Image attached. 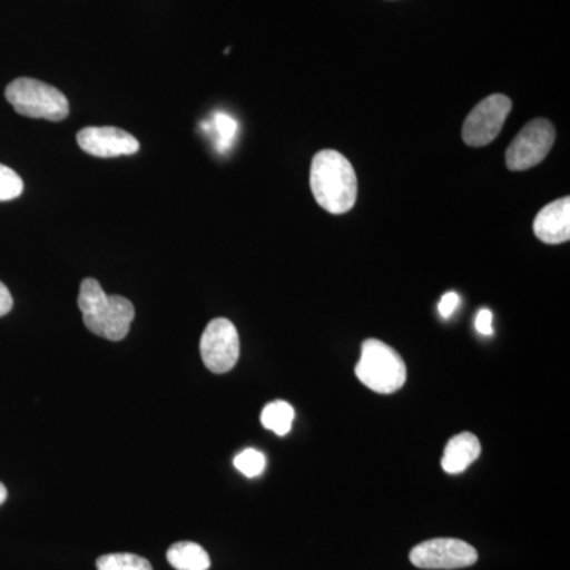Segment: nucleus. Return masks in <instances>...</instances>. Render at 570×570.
<instances>
[{
  "label": "nucleus",
  "instance_id": "nucleus-1",
  "mask_svg": "<svg viewBox=\"0 0 570 570\" xmlns=\"http://www.w3.org/2000/svg\"><path fill=\"white\" fill-rule=\"evenodd\" d=\"M311 190L325 212L344 214L354 208L358 183L354 167L343 154L324 149L311 164Z\"/></svg>",
  "mask_w": 570,
  "mask_h": 570
},
{
  "label": "nucleus",
  "instance_id": "nucleus-2",
  "mask_svg": "<svg viewBox=\"0 0 570 570\" xmlns=\"http://www.w3.org/2000/svg\"><path fill=\"white\" fill-rule=\"evenodd\" d=\"M78 307L89 332L108 341L124 340L135 317V307L129 299L105 294L102 285L92 277L81 283Z\"/></svg>",
  "mask_w": 570,
  "mask_h": 570
},
{
  "label": "nucleus",
  "instance_id": "nucleus-3",
  "mask_svg": "<svg viewBox=\"0 0 570 570\" xmlns=\"http://www.w3.org/2000/svg\"><path fill=\"white\" fill-rule=\"evenodd\" d=\"M355 374L367 389L381 395H390L406 384L407 367L395 348L379 340H366Z\"/></svg>",
  "mask_w": 570,
  "mask_h": 570
},
{
  "label": "nucleus",
  "instance_id": "nucleus-4",
  "mask_svg": "<svg viewBox=\"0 0 570 570\" xmlns=\"http://www.w3.org/2000/svg\"><path fill=\"white\" fill-rule=\"evenodd\" d=\"M7 100L28 118L62 121L69 116V100L59 89L32 78H18L7 86Z\"/></svg>",
  "mask_w": 570,
  "mask_h": 570
},
{
  "label": "nucleus",
  "instance_id": "nucleus-5",
  "mask_svg": "<svg viewBox=\"0 0 570 570\" xmlns=\"http://www.w3.org/2000/svg\"><path fill=\"white\" fill-rule=\"evenodd\" d=\"M419 569L453 570L471 568L479 560L478 550L460 539H431L419 543L409 554Z\"/></svg>",
  "mask_w": 570,
  "mask_h": 570
},
{
  "label": "nucleus",
  "instance_id": "nucleus-6",
  "mask_svg": "<svg viewBox=\"0 0 570 570\" xmlns=\"http://www.w3.org/2000/svg\"><path fill=\"white\" fill-rule=\"evenodd\" d=\"M554 127L547 119H534L521 129V132L510 142L505 153L509 170L523 171L535 167L549 156L553 146Z\"/></svg>",
  "mask_w": 570,
  "mask_h": 570
},
{
  "label": "nucleus",
  "instance_id": "nucleus-7",
  "mask_svg": "<svg viewBox=\"0 0 570 570\" xmlns=\"http://www.w3.org/2000/svg\"><path fill=\"white\" fill-rule=\"evenodd\" d=\"M202 360L212 373L234 370L239 358V336L228 318H214L206 326L200 341Z\"/></svg>",
  "mask_w": 570,
  "mask_h": 570
},
{
  "label": "nucleus",
  "instance_id": "nucleus-8",
  "mask_svg": "<svg viewBox=\"0 0 570 570\" xmlns=\"http://www.w3.org/2000/svg\"><path fill=\"white\" fill-rule=\"evenodd\" d=\"M512 110V100L502 94L487 97L478 105L463 124V140L472 148L489 145L501 134L502 126Z\"/></svg>",
  "mask_w": 570,
  "mask_h": 570
},
{
  "label": "nucleus",
  "instance_id": "nucleus-9",
  "mask_svg": "<svg viewBox=\"0 0 570 570\" xmlns=\"http://www.w3.org/2000/svg\"><path fill=\"white\" fill-rule=\"evenodd\" d=\"M77 141L82 151L96 157L132 156L140 149L137 138L118 127H86Z\"/></svg>",
  "mask_w": 570,
  "mask_h": 570
},
{
  "label": "nucleus",
  "instance_id": "nucleus-10",
  "mask_svg": "<svg viewBox=\"0 0 570 570\" xmlns=\"http://www.w3.org/2000/svg\"><path fill=\"white\" fill-rule=\"evenodd\" d=\"M534 235L546 245H561L570 238V198L551 202L534 220Z\"/></svg>",
  "mask_w": 570,
  "mask_h": 570
},
{
  "label": "nucleus",
  "instance_id": "nucleus-11",
  "mask_svg": "<svg viewBox=\"0 0 570 570\" xmlns=\"http://www.w3.org/2000/svg\"><path fill=\"white\" fill-rule=\"evenodd\" d=\"M482 448L475 434L461 433L450 439L442 456V469L448 474H461L479 459Z\"/></svg>",
  "mask_w": 570,
  "mask_h": 570
},
{
  "label": "nucleus",
  "instance_id": "nucleus-12",
  "mask_svg": "<svg viewBox=\"0 0 570 570\" xmlns=\"http://www.w3.org/2000/svg\"><path fill=\"white\" fill-rule=\"evenodd\" d=\"M167 560L176 570H208L212 560L204 547L195 542L174 543L167 551Z\"/></svg>",
  "mask_w": 570,
  "mask_h": 570
},
{
  "label": "nucleus",
  "instance_id": "nucleus-13",
  "mask_svg": "<svg viewBox=\"0 0 570 570\" xmlns=\"http://www.w3.org/2000/svg\"><path fill=\"white\" fill-rule=\"evenodd\" d=\"M294 419V407L285 401H273V403L266 404L261 417L262 425L276 433L277 436L291 433Z\"/></svg>",
  "mask_w": 570,
  "mask_h": 570
},
{
  "label": "nucleus",
  "instance_id": "nucleus-14",
  "mask_svg": "<svg viewBox=\"0 0 570 570\" xmlns=\"http://www.w3.org/2000/svg\"><path fill=\"white\" fill-rule=\"evenodd\" d=\"M208 130L213 135L216 148L220 153H227L234 146L236 132H238V122L227 112L219 111L208 122Z\"/></svg>",
  "mask_w": 570,
  "mask_h": 570
},
{
  "label": "nucleus",
  "instance_id": "nucleus-15",
  "mask_svg": "<svg viewBox=\"0 0 570 570\" xmlns=\"http://www.w3.org/2000/svg\"><path fill=\"white\" fill-rule=\"evenodd\" d=\"M96 566L97 570H153L148 560L134 553L104 554Z\"/></svg>",
  "mask_w": 570,
  "mask_h": 570
},
{
  "label": "nucleus",
  "instance_id": "nucleus-16",
  "mask_svg": "<svg viewBox=\"0 0 570 570\" xmlns=\"http://www.w3.org/2000/svg\"><path fill=\"white\" fill-rule=\"evenodd\" d=\"M234 463L235 468L249 479L258 478L266 466L264 453L255 449L243 450L239 455L235 456Z\"/></svg>",
  "mask_w": 570,
  "mask_h": 570
},
{
  "label": "nucleus",
  "instance_id": "nucleus-17",
  "mask_svg": "<svg viewBox=\"0 0 570 570\" xmlns=\"http://www.w3.org/2000/svg\"><path fill=\"white\" fill-rule=\"evenodd\" d=\"M24 189V184L17 171L0 164V202L13 200L20 197Z\"/></svg>",
  "mask_w": 570,
  "mask_h": 570
},
{
  "label": "nucleus",
  "instance_id": "nucleus-18",
  "mask_svg": "<svg viewBox=\"0 0 570 570\" xmlns=\"http://www.w3.org/2000/svg\"><path fill=\"white\" fill-rule=\"evenodd\" d=\"M460 305V296L455 292H448L442 296L441 303H439V313L444 318H449L455 313L456 307Z\"/></svg>",
  "mask_w": 570,
  "mask_h": 570
},
{
  "label": "nucleus",
  "instance_id": "nucleus-19",
  "mask_svg": "<svg viewBox=\"0 0 570 570\" xmlns=\"http://www.w3.org/2000/svg\"><path fill=\"white\" fill-rule=\"evenodd\" d=\"M491 321H493V314H491V311H479L478 317H475V328H478L480 335H493V328H491Z\"/></svg>",
  "mask_w": 570,
  "mask_h": 570
},
{
  "label": "nucleus",
  "instance_id": "nucleus-20",
  "mask_svg": "<svg viewBox=\"0 0 570 570\" xmlns=\"http://www.w3.org/2000/svg\"><path fill=\"white\" fill-rule=\"evenodd\" d=\"M13 307V298H11V294L7 285L0 283V317L9 314Z\"/></svg>",
  "mask_w": 570,
  "mask_h": 570
},
{
  "label": "nucleus",
  "instance_id": "nucleus-21",
  "mask_svg": "<svg viewBox=\"0 0 570 570\" xmlns=\"http://www.w3.org/2000/svg\"><path fill=\"white\" fill-rule=\"evenodd\" d=\"M6 499H7V489H6V487H3V483H0V505H2L3 502H6Z\"/></svg>",
  "mask_w": 570,
  "mask_h": 570
}]
</instances>
